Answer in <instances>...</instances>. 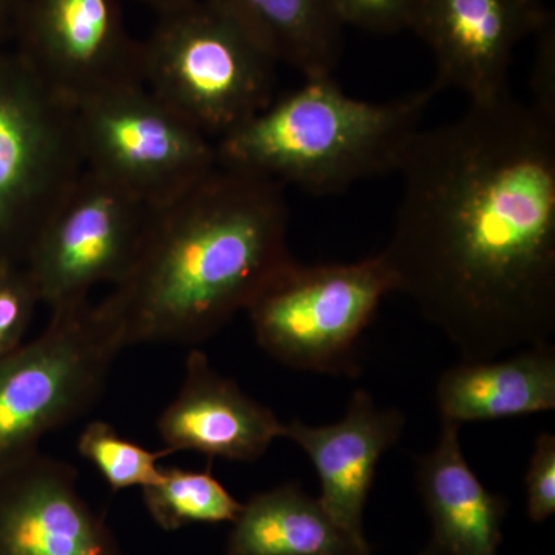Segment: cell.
Segmentation results:
<instances>
[{
	"label": "cell",
	"instance_id": "cell-1",
	"mask_svg": "<svg viewBox=\"0 0 555 555\" xmlns=\"http://www.w3.org/2000/svg\"><path fill=\"white\" fill-rule=\"evenodd\" d=\"M382 258L462 363L555 335V119L531 104L469 102L412 139Z\"/></svg>",
	"mask_w": 555,
	"mask_h": 555
},
{
	"label": "cell",
	"instance_id": "cell-2",
	"mask_svg": "<svg viewBox=\"0 0 555 555\" xmlns=\"http://www.w3.org/2000/svg\"><path fill=\"white\" fill-rule=\"evenodd\" d=\"M284 185L219 166L155 207L129 273L98 302L124 347L199 345L297 261Z\"/></svg>",
	"mask_w": 555,
	"mask_h": 555
},
{
	"label": "cell",
	"instance_id": "cell-3",
	"mask_svg": "<svg viewBox=\"0 0 555 555\" xmlns=\"http://www.w3.org/2000/svg\"><path fill=\"white\" fill-rule=\"evenodd\" d=\"M438 91L389 102L349 96L332 76L305 78L217 144L219 166L332 195L363 179L398 173Z\"/></svg>",
	"mask_w": 555,
	"mask_h": 555
},
{
	"label": "cell",
	"instance_id": "cell-4",
	"mask_svg": "<svg viewBox=\"0 0 555 555\" xmlns=\"http://www.w3.org/2000/svg\"><path fill=\"white\" fill-rule=\"evenodd\" d=\"M141 40L142 83L211 141L275 100L276 62L224 11L189 0Z\"/></svg>",
	"mask_w": 555,
	"mask_h": 555
},
{
	"label": "cell",
	"instance_id": "cell-5",
	"mask_svg": "<svg viewBox=\"0 0 555 555\" xmlns=\"http://www.w3.org/2000/svg\"><path fill=\"white\" fill-rule=\"evenodd\" d=\"M83 170L78 108L0 51V262L24 264Z\"/></svg>",
	"mask_w": 555,
	"mask_h": 555
},
{
	"label": "cell",
	"instance_id": "cell-6",
	"mask_svg": "<svg viewBox=\"0 0 555 555\" xmlns=\"http://www.w3.org/2000/svg\"><path fill=\"white\" fill-rule=\"evenodd\" d=\"M392 292V275L379 254L352 264L294 261L246 312L258 345L284 366L358 377V343Z\"/></svg>",
	"mask_w": 555,
	"mask_h": 555
},
{
	"label": "cell",
	"instance_id": "cell-7",
	"mask_svg": "<svg viewBox=\"0 0 555 555\" xmlns=\"http://www.w3.org/2000/svg\"><path fill=\"white\" fill-rule=\"evenodd\" d=\"M122 349L118 332L89 301L51 312L40 337L0 358V469L86 415Z\"/></svg>",
	"mask_w": 555,
	"mask_h": 555
},
{
	"label": "cell",
	"instance_id": "cell-8",
	"mask_svg": "<svg viewBox=\"0 0 555 555\" xmlns=\"http://www.w3.org/2000/svg\"><path fill=\"white\" fill-rule=\"evenodd\" d=\"M153 208L86 167L25 258L39 302L56 312L86 305L100 284L116 286L137 259Z\"/></svg>",
	"mask_w": 555,
	"mask_h": 555
},
{
	"label": "cell",
	"instance_id": "cell-9",
	"mask_svg": "<svg viewBox=\"0 0 555 555\" xmlns=\"http://www.w3.org/2000/svg\"><path fill=\"white\" fill-rule=\"evenodd\" d=\"M87 169L159 207L218 167L217 144L144 86L113 91L78 107Z\"/></svg>",
	"mask_w": 555,
	"mask_h": 555
},
{
	"label": "cell",
	"instance_id": "cell-10",
	"mask_svg": "<svg viewBox=\"0 0 555 555\" xmlns=\"http://www.w3.org/2000/svg\"><path fill=\"white\" fill-rule=\"evenodd\" d=\"M17 54L76 108L142 83L141 40L119 0H22Z\"/></svg>",
	"mask_w": 555,
	"mask_h": 555
},
{
	"label": "cell",
	"instance_id": "cell-11",
	"mask_svg": "<svg viewBox=\"0 0 555 555\" xmlns=\"http://www.w3.org/2000/svg\"><path fill=\"white\" fill-rule=\"evenodd\" d=\"M545 14L539 0H414L408 30L433 51L434 89L489 102L509 94L514 51Z\"/></svg>",
	"mask_w": 555,
	"mask_h": 555
},
{
	"label": "cell",
	"instance_id": "cell-12",
	"mask_svg": "<svg viewBox=\"0 0 555 555\" xmlns=\"http://www.w3.org/2000/svg\"><path fill=\"white\" fill-rule=\"evenodd\" d=\"M76 480L39 451L0 469V555H124Z\"/></svg>",
	"mask_w": 555,
	"mask_h": 555
},
{
	"label": "cell",
	"instance_id": "cell-13",
	"mask_svg": "<svg viewBox=\"0 0 555 555\" xmlns=\"http://www.w3.org/2000/svg\"><path fill=\"white\" fill-rule=\"evenodd\" d=\"M404 415L396 408H377L374 398L357 389L345 418L327 426H309L294 420L284 425L291 438L308 454L321 483V505L358 545H371L364 535V509L382 456L397 443Z\"/></svg>",
	"mask_w": 555,
	"mask_h": 555
},
{
	"label": "cell",
	"instance_id": "cell-14",
	"mask_svg": "<svg viewBox=\"0 0 555 555\" xmlns=\"http://www.w3.org/2000/svg\"><path fill=\"white\" fill-rule=\"evenodd\" d=\"M158 430L170 451L250 463L284 437V423L233 379L219 375L203 350L193 349L184 382L160 414Z\"/></svg>",
	"mask_w": 555,
	"mask_h": 555
},
{
	"label": "cell",
	"instance_id": "cell-15",
	"mask_svg": "<svg viewBox=\"0 0 555 555\" xmlns=\"http://www.w3.org/2000/svg\"><path fill=\"white\" fill-rule=\"evenodd\" d=\"M416 483L433 524L420 555H499L509 505L467 465L460 425L441 422L436 449L416 460Z\"/></svg>",
	"mask_w": 555,
	"mask_h": 555
},
{
	"label": "cell",
	"instance_id": "cell-16",
	"mask_svg": "<svg viewBox=\"0 0 555 555\" xmlns=\"http://www.w3.org/2000/svg\"><path fill=\"white\" fill-rule=\"evenodd\" d=\"M441 422H494L555 409V347H525L503 360L460 363L437 383Z\"/></svg>",
	"mask_w": 555,
	"mask_h": 555
},
{
	"label": "cell",
	"instance_id": "cell-17",
	"mask_svg": "<svg viewBox=\"0 0 555 555\" xmlns=\"http://www.w3.org/2000/svg\"><path fill=\"white\" fill-rule=\"evenodd\" d=\"M232 525L228 555H371L299 483L251 495Z\"/></svg>",
	"mask_w": 555,
	"mask_h": 555
},
{
	"label": "cell",
	"instance_id": "cell-18",
	"mask_svg": "<svg viewBox=\"0 0 555 555\" xmlns=\"http://www.w3.org/2000/svg\"><path fill=\"white\" fill-rule=\"evenodd\" d=\"M232 17L276 64L302 78L332 76L341 60L343 30L332 0H208Z\"/></svg>",
	"mask_w": 555,
	"mask_h": 555
},
{
	"label": "cell",
	"instance_id": "cell-19",
	"mask_svg": "<svg viewBox=\"0 0 555 555\" xmlns=\"http://www.w3.org/2000/svg\"><path fill=\"white\" fill-rule=\"evenodd\" d=\"M150 517L164 531L184 526L233 524L243 503L206 470L163 467L158 481L142 488Z\"/></svg>",
	"mask_w": 555,
	"mask_h": 555
},
{
	"label": "cell",
	"instance_id": "cell-20",
	"mask_svg": "<svg viewBox=\"0 0 555 555\" xmlns=\"http://www.w3.org/2000/svg\"><path fill=\"white\" fill-rule=\"evenodd\" d=\"M78 451L100 470L115 492L155 483L163 469L159 460L173 454L169 448L149 451L120 437L115 427L104 422H91L86 426L78 440Z\"/></svg>",
	"mask_w": 555,
	"mask_h": 555
},
{
	"label": "cell",
	"instance_id": "cell-21",
	"mask_svg": "<svg viewBox=\"0 0 555 555\" xmlns=\"http://www.w3.org/2000/svg\"><path fill=\"white\" fill-rule=\"evenodd\" d=\"M38 305V294L25 266L0 262V358L24 345Z\"/></svg>",
	"mask_w": 555,
	"mask_h": 555
},
{
	"label": "cell",
	"instance_id": "cell-22",
	"mask_svg": "<svg viewBox=\"0 0 555 555\" xmlns=\"http://www.w3.org/2000/svg\"><path fill=\"white\" fill-rule=\"evenodd\" d=\"M526 483V509L534 524H543L555 513V437L543 433L537 438L529 462Z\"/></svg>",
	"mask_w": 555,
	"mask_h": 555
},
{
	"label": "cell",
	"instance_id": "cell-23",
	"mask_svg": "<svg viewBox=\"0 0 555 555\" xmlns=\"http://www.w3.org/2000/svg\"><path fill=\"white\" fill-rule=\"evenodd\" d=\"M339 20L378 35L408 30L414 0H332Z\"/></svg>",
	"mask_w": 555,
	"mask_h": 555
},
{
	"label": "cell",
	"instance_id": "cell-24",
	"mask_svg": "<svg viewBox=\"0 0 555 555\" xmlns=\"http://www.w3.org/2000/svg\"><path fill=\"white\" fill-rule=\"evenodd\" d=\"M537 50L532 68V107L555 119V25L553 14L545 17L534 31Z\"/></svg>",
	"mask_w": 555,
	"mask_h": 555
},
{
	"label": "cell",
	"instance_id": "cell-25",
	"mask_svg": "<svg viewBox=\"0 0 555 555\" xmlns=\"http://www.w3.org/2000/svg\"><path fill=\"white\" fill-rule=\"evenodd\" d=\"M22 0H0V46L9 35L11 27L16 24Z\"/></svg>",
	"mask_w": 555,
	"mask_h": 555
},
{
	"label": "cell",
	"instance_id": "cell-26",
	"mask_svg": "<svg viewBox=\"0 0 555 555\" xmlns=\"http://www.w3.org/2000/svg\"><path fill=\"white\" fill-rule=\"evenodd\" d=\"M134 2L142 3V5L149 7V9H152L158 14L163 13V11L173 9V7L181 5V3L189 2V0H134Z\"/></svg>",
	"mask_w": 555,
	"mask_h": 555
}]
</instances>
